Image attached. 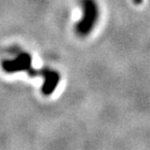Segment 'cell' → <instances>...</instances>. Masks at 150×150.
<instances>
[{"label":"cell","mask_w":150,"mask_h":150,"mask_svg":"<svg viewBox=\"0 0 150 150\" xmlns=\"http://www.w3.org/2000/svg\"><path fill=\"white\" fill-rule=\"evenodd\" d=\"M81 4L83 15L76 25V33L80 37H86L91 33L98 19V7L95 0H81Z\"/></svg>","instance_id":"1"},{"label":"cell","mask_w":150,"mask_h":150,"mask_svg":"<svg viewBox=\"0 0 150 150\" xmlns=\"http://www.w3.org/2000/svg\"><path fill=\"white\" fill-rule=\"evenodd\" d=\"M2 68L5 72L14 73L21 71H29L31 69V56L28 53L18 54L13 61H5L2 64Z\"/></svg>","instance_id":"2"},{"label":"cell","mask_w":150,"mask_h":150,"mask_svg":"<svg viewBox=\"0 0 150 150\" xmlns=\"http://www.w3.org/2000/svg\"><path fill=\"white\" fill-rule=\"evenodd\" d=\"M41 76L44 77V84L42 87L43 94L44 95L52 94L59 81V74L50 69H43L41 70Z\"/></svg>","instance_id":"3"},{"label":"cell","mask_w":150,"mask_h":150,"mask_svg":"<svg viewBox=\"0 0 150 150\" xmlns=\"http://www.w3.org/2000/svg\"><path fill=\"white\" fill-rule=\"evenodd\" d=\"M132 1H134L136 4H140V3H142V1H143V0H132Z\"/></svg>","instance_id":"4"}]
</instances>
